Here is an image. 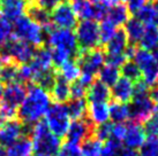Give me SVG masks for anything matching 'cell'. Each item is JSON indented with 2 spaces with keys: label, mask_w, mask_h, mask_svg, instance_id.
Here are the masks:
<instances>
[{
  "label": "cell",
  "mask_w": 158,
  "mask_h": 156,
  "mask_svg": "<svg viewBox=\"0 0 158 156\" xmlns=\"http://www.w3.org/2000/svg\"><path fill=\"white\" fill-rule=\"evenodd\" d=\"M51 96L52 99L58 103H65L70 99V83L65 80L59 75L54 82V85L51 88Z\"/></svg>",
  "instance_id": "7402d4cb"
},
{
  "label": "cell",
  "mask_w": 158,
  "mask_h": 156,
  "mask_svg": "<svg viewBox=\"0 0 158 156\" xmlns=\"http://www.w3.org/2000/svg\"><path fill=\"white\" fill-rule=\"evenodd\" d=\"M2 63H4V60H2V57H1V55H0V68H1Z\"/></svg>",
  "instance_id": "db71d44e"
},
{
  "label": "cell",
  "mask_w": 158,
  "mask_h": 156,
  "mask_svg": "<svg viewBox=\"0 0 158 156\" xmlns=\"http://www.w3.org/2000/svg\"><path fill=\"white\" fill-rule=\"evenodd\" d=\"M149 98L156 106H158V82L154 84L149 90Z\"/></svg>",
  "instance_id": "7dc6e473"
},
{
  "label": "cell",
  "mask_w": 158,
  "mask_h": 156,
  "mask_svg": "<svg viewBox=\"0 0 158 156\" xmlns=\"http://www.w3.org/2000/svg\"><path fill=\"white\" fill-rule=\"evenodd\" d=\"M87 118L92 125H99L109 122L110 113L107 102H94L90 103L87 110Z\"/></svg>",
  "instance_id": "ac0fdd59"
},
{
  "label": "cell",
  "mask_w": 158,
  "mask_h": 156,
  "mask_svg": "<svg viewBox=\"0 0 158 156\" xmlns=\"http://www.w3.org/2000/svg\"><path fill=\"white\" fill-rule=\"evenodd\" d=\"M156 107L157 106L151 101L149 94L133 96L131 103L128 104L129 118L133 123L140 124L156 113Z\"/></svg>",
  "instance_id": "8fae6325"
},
{
  "label": "cell",
  "mask_w": 158,
  "mask_h": 156,
  "mask_svg": "<svg viewBox=\"0 0 158 156\" xmlns=\"http://www.w3.org/2000/svg\"><path fill=\"white\" fill-rule=\"evenodd\" d=\"M28 8L27 0H0V15L14 22L23 16Z\"/></svg>",
  "instance_id": "9a60e30c"
},
{
  "label": "cell",
  "mask_w": 158,
  "mask_h": 156,
  "mask_svg": "<svg viewBox=\"0 0 158 156\" xmlns=\"http://www.w3.org/2000/svg\"><path fill=\"white\" fill-rule=\"evenodd\" d=\"M99 26V41L101 45H105L114 35V32L117 31V28L109 22L107 20H103Z\"/></svg>",
  "instance_id": "74e56055"
},
{
  "label": "cell",
  "mask_w": 158,
  "mask_h": 156,
  "mask_svg": "<svg viewBox=\"0 0 158 156\" xmlns=\"http://www.w3.org/2000/svg\"><path fill=\"white\" fill-rule=\"evenodd\" d=\"M154 7H155V9L157 10V13H158V0H155V2H154ZM157 25H158V18H157Z\"/></svg>",
  "instance_id": "816d5d0a"
},
{
  "label": "cell",
  "mask_w": 158,
  "mask_h": 156,
  "mask_svg": "<svg viewBox=\"0 0 158 156\" xmlns=\"http://www.w3.org/2000/svg\"><path fill=\"white\" fill-rule=\"evenodd\" d=\"M120 71H121L120 74L123 75V78H126L133 83H136L142 79V75H141L139 67L132 60L125 61L123 64L120 67Z\"/></svg>",
  "instance_id": "836d02e7"
},
{
  "label": "cell",
  "mask_w": 158,
  "mask_h": 156,
  "mask_svg": "<svg viewBox=\"0 0 158 156\" xmlns=\"http://www.w3.org/2000/svg\"><path fill=\"white\" fill-rule=\"evenodd\" d=\"M137 156H158V137H149L139 148Z\"/></svg>",
  "instance_id": "e575fe53"
},
{
  "label": "cell",
  "mask_w": 158,
  "mask_h": 156,
  "mask_svg": "<svg viewBox=\"0 0 158 156\" xmlns=\"http://www.w3.org/2000/svg\"><path fill=\"white\" fill-rule=\"evenodd\" d=\"M45 32V41L48 44L50 48L59 49L66 53L70 57V59L76 60L80 55V47L77 45V40L75 37L73 30L69 29H60L51 25L43 28Z\"/></svg>",
  "instance_id": "3957f363"
},
{
  "label": "cell",
  "mask_w": 158,
  "mask_h": 156,
  "mask_svg": "<svg viewBox=\"0 0 158 156\" xmlns=\"http://www.w3.org/2000/svg\"><path fill=\"white\" fill-rule=\"evenodd\" d=\"M112 127H113V123H110V122H106V123H103L99 125H95L94 130H92V137L102 142H105L107 139L111 138Z\"/></svg>",
  "instance_id": "d590c367"
},
{
  "label": "cell",
  "mask_w": 158,
  "mask_h": 156,
  "mask_svg": "<svg viewBox=\"0 0 158 156\" xmlns=\"http://www.w3.org/2000/svg\"><path fill=\"white\" fill-rule=\"evenodd\" d=\"M109 113H110V118L112 119V123L114 124L125 123L129 118V110H128L127 103L113 101L109 106Z\"/></svg>",
  "instance_id": "f546056e"
},
{
  "label": "cell",
  "mask_w": 158,
  "mask_h": 156,
  "mask_svg": "<svg viewBox=\"0 0 158 156\" xmlns=\"http://www.w3.org/2000/svg\"><path fill=\"white\" fill-rule=\"evenodd\" d=\"M94 126L95 125H92L88 121V118L73 121L68 126V130H67L66 135H65L67 139V142L79 145L80 142H82L87 138L91 137Z\"/></svg>",
  "instance_id": "5bb4252c"
},
{
  "label": "cell",
  "mask_w": 158,
  "mask_h": 156,
  "mask_svg": "<svg viewBox=\"0 0 158 156\" xmlns=\"http://www.w3.org/2000/svg\"><path fill=\"white\" fill-rule=\"evenodd\" d=\"M133 57L141 71L142 80L149 87L156 84L158 82V60L152 53L142 48H136Z\"/></svg>",
  "instance_id": "ba28073f"
},
{
  "label": "cell",
  "mask_w": 158,
  "mask_h": 156,
  "mask_svg": "<svg viewBox=\"0 0 158 156\" xmlns=\"http://www.w3.org/2000/svg\"><path fill=\"white\" fill-rule=\"evenodd\" d=\"M59 72L58 75L62 77L65 80H67L68 83H73L76 79H79V77L81 76V70L80 67L77 64L76 60L70 59V60L66 61L62 65H60L59 68Z\"/></svg>",
  "instance_id": "f1b7e54d"
},
{
  "label": "cell",
  "mask_w": 158,
  "mask_h": 156,
  "mask_svg": "<svg viewBox=\"0 0 158 156\" xmlns=\"http://www.w3.org/2000/svg\"><path fill=\"white\" fill-rule=\"evenodd\" d=\"M126 132V125L123 123H119V124H114L112 127V133H111V138L118 140L120 142H123V135Z\"/></svg>",
  "instance_id": "ee69618b"
},
{
  "label": "cell",
  "mask_w": 158,
  "mask_h": 156,
  "mask_svg": "<svg viewBox=\"0 0 158 156\" xmlns=\"http://www.w3.org/2000/svg\"><path fill=\"white\" fill-rule=\"evenodd\" d=\"M31 126L24 125L20 119H10L0 126V145L2 147L12 146L22 137H29Z\"/></svg>",
  "instance_id": "30bf717a"
},
{
  "label": "cell",
  "mask_w": 158,
  "mask_h": 156,
  "mask_svg": "<svg viewBox=\"0 0 158 156\" xmlns=\"http://www.w3.org/2000/svg\"><path fill=\"white\" fill-rule=\"evenodd\" d=\"M120 156H137V153L133 149H128L126 147H123L121 152H120Z\"/></svg>",
  "instance_id": "c3c4849f"
},
{
  "label": "cell",
  "mask_w": 158,
  "mask_h": 156,
  "mask_svg": "<svg viewBox=\"0 0 158 156\" xmlns=\"http://www.w3.org/2000/svg\"><path fill=\"white\" fill-rule=\"evenodd\" d=\"M51 23L56 28L60 29H74L77 24V15L73 9V6L67 2L62 1L56 6L50 13Z\"/></svg>",
  "instance_id": "7c38bea8"
},
{
  "label": "cell",
  "mask_w": 158,
  "mask_h": 156,
  "mask_svg": "<svg viewBox=\"0 0 158 156\" xmlns=\"http://www.w3.org/2000/svg\"><path fill=\"white\" fill-rule=\"evenodd\" d=\"M35 51L36 47L14 37L0 46V55L4 62H15L18 64L29 63L35 54Z\"/></svg>",
  "instance_id": "5b68a950"
},
{
  "label": "cell",
  "mask_w": 158,
  "mask_h": 156,
  "mask_svg": "<svg viewBox=\"0 0 158 156\" xmlns=\"http://www.w3.org/2000/svg\"><path fill=\"white\" fill-rule=\"evenodd\" d=\"M135 16L144 25H151V24H156L157 25L158 13L157 10L155 9L154 4H151V2H148L143 7H141L135 13Z\"/></svg>",
  "instance_id": "4dcf8cb0"
},
{
  "label": "cell",
  "mask_w": 158,
  "mask_h": 156,
  "mask_svg": "<svg viewBox=\"0 0 158 156\" xmlns=\"http://www.w3.org/2000/svg\"><path fill=\"white\" fill-rule=\"evenodd\" d=\"M0 83L2 85L20 83V64L15 62H4L0 68Z\"/></svg>",
  "instance_id": "603a6c76"
},
{
  "label": "cell",
  "mask_w": 158,
  "mask_h": 156,
  "mask_svg": "<svg viewBox=\"0 0 158 156\" xmlns=\"http://www.w3.org/2000/svg\"><path fill=\"white\" fill-rule=\"evenodd\" d=\"M76 62L80 67L81 75L88 76L90 78L96 77L99 70L105 63V53L101 48H94L89 51L81 52L76 57Z\"/></svg>",
  "instance_id": "9c48e42d"
},
{
  "label": "cell",
  "mask_w": 158,
  "mask_h": 156,
  "mask_svg": "<svg viewBox=\"0 0 158 156\" xmlns=\"http://www.w3.org/2000/svg\"><path fill=\"white\" fill-rule=\"evenodd\" d=\"M64 0H32V2L36 5H38L40 7L44 8L48 12H51L56 6L62 2Z\"/></svg>",
  "instance_id": "f6af8a7d"
},
{
  "label": "cell",
  "mask_w": 158,
  "mask_h": 156,
  "mask_svg": "<svg viewBox=\"0 0 158 156\" xmlns=\"http://www.w3.org/2000/svg\"><path fill=\"white\" fill-rule=\"evenodd\" d=\"M4 85L0 83V100H1V96H2V93H4Z\"/></svg>",
  "instance_id": "f907efd6"
},
{
  "label": "cell",
  "mask_w": 158,
  "mask_h": 156,
  "mask_svg": "<svg viewBox=\"0 0 158 156\" xmlns=\"http://www.w3.org/2000/svg\"><path fill=\"white\" fill-rule=\"evenodd\" d=\"M129 10H128L127 6L123 2H115L113 6H111L107 14H106L105 20L111 22L115 28L125 25V23L129 20Z\"/></svg>",
  "instance_id": "44dd1931"
},
{
  "label": "cell",
  "mask_w": 158,
  "mask_h": 156,
  "mask_svg": "<svg viewBox=\"0 0 158 156\" xmlns=\"http://www.w3.org/2000/svg\"><path fill=\"white\" fill-rule=\"evenodd\" d=\"M31 156H40V155H38V154H36V155H31Z\"/></svg>",
  "instance_id": "11a10c76"
},
{
  "label": "cell",
  "mask_w": 158,
  "mask_h": 156,
  "mask_svg": "<svg viewBox=\"0 0 158 156\" xmlns=\"http://www.w3.org/2000/svg\"><path fill=\"white\" fill-rule=\"evenodd\" d=\"M75 37L81 52L98 48L99 41V26L96 21L82 20L75 26Z\"/></svg>",
  "instance_id": "52a82bcc"
},
{
  "label": "cell",
  "mask_w": 158,
  "mask_h": 156,
  "mask_svg": "<svg viewBox=\"0 0 158 156\" xmlns=\"http://www.w3.org/2000/svg\"><path fill=\"white\" fill-rule=\"evenodd\" d=\"M139 45L142 49L145 51H154L155 48L158 47V25L151 24L145 25L144 32L141 37Z\"/></svg>",
  "instance_id": "d4e9b609"
},
{
  "label": "cell",
  "mask_w": 158,
  "mask_h": 156,
  "mask_svg": "<svg viewBox=\"0 0 158 156\" xmlns=\"http://www.w3.org/2000/svg\"><path fill=\"white\" fill-rule=\"evenodd\" d=\"M80 1H87V0H72L73 4H74V2H80Z\"/></svg>",
  "instance_id": "f5cc1de1"
},
{
  "label": "cell",
  "mask_w": 158,
  "mask_h": 156,
  "mask_svg": "<svg viewBox=\"0 0 158 156\" xmlns=\"http://www.w3.org/2000/svg\"><path fill=\"white\" fill-rule=\"evenodd\" d=\"M134 94V83L128 80L126 78L120 77L117 83L112 86L111 91V98L121 103L131 102Z\"/></svg>",
  "instance_id": "e0dca14e"
},
{
  "label": "cell",
  "mask_w": 158,
  "mask_h": 156,
  "mask_svg": "<svg viewBox=\"0 0 158 156\" xmlns=\"http://www.w3.org/2000/svg\"><path fill=\"white\" fill-rule=\"evenodd\" d=\"M26 13L28 18H30L34 22L40 24L42 28H46V26L52 24L51 18H50V12L45 10L44 8H42L34 2L28 4V8H27Z\"/></svg>",
  "instance_id": "484cf974"
},
{
  "label": "cell",
  "mask_w": 158,
  "mask_h": 156,
  "mask_svg": "<svg viewBox=\"0 0 158 156\" xmlns=\"http://www.w3.org/2000/svg\"><path fill=\"white\" fill-rule=\"evenodd\" d=\"M66 107L68 115L73 121L87 118L88 104H87V100L84 98L83 99H69Z\"/></svg>",
  "instance_id": "83f0119b"
},
{
  "label": "cell",
  "mask_w": 158,
  "mask_h": 156,
  "mask_svg": "<svg viewBox=\"0 0 158 156\" xmlns=\"http://www.w3.org/2000/svg\"><path fill=\"white\" fill-rule=\"evenodd\" d=\"M12 35H13L12 22L0 15V46L12 38Z\"/></svg>",
  "instance_id": "f35d334b"
},
{
  "label": "cell",
  "mask_w": 158,
  "mask_h": 156,
  "mask_svg": "<svg viewBox=\"0 0 158 156\" xmlns=\"http://www.w3.org/2000/svg\"><path fill=\"white\" fill-rule=\"evenodd\" d=\"M145 25L141 21H139L136 18H131L125 23V33L127 36L128 41L132 45H136L140 41L141 37L144 32Z\"/></svg>",
  "instance_id": "cb8c5ba5"
},
{
  "label": "cell",
  "mask_w": 158,
  "mask_h": 156,
  "mask_svg": "<svg viewBox=\"0 0 158 156\" xmlns=\"http://www.w3.org/2000/svg\"><path fill=\"white\" fill-rule=\"evenodd\" d=\"M129 41L123 29H117L112 36V38L104 45L105 46V54H125L127 49Z\"/></svg>",
  "instance_id": "ffe728a7"
},
{
  "label": "cell",
  "mask_w": 158,
  "mask_h": 156,
  "mask_svg": "<svg viewBox=\"0 0 158 156\" xmlns=\"http://www.w3.org/2000/svg\"><path fill=\"white\" fill-rule=\"evenodd\" d=\"M44 117V123L52 133H54L60 139L66 135L68 126L70 124V117L67 111L66 104L58 102L51 103Z\"/></svg>",
  "instance_id": "8992f818"
},
{
  "label": "cell",
  "mask_w": 158,
  "mask_h": 156,
  "mask_svg": "<svg viewBox=\"0 0 158 156\" xmlns=\"http://www.w3.org/2000/svg\"><path fill=\"white\" fill-rule=\"evenodd\" d=\"M56 156H82V154H81V149L77 145L66 142L60 147Z\"/></svg>",
  "instance_id": "b9f144b4"
},
{
  "label": "cell",
  "mask_w": 158,
  "mask_h": 156,
  "mask_svg": "<svg viewBox=\"0 0 158 156\" xmlns=\"http://www.w3.org/2000/svg\"><path fill=\"white\" fill-rule=\"evenodd\" d=\"M51 106V96L42 87L30 84L27 88V94L18 109L19 119L24 125L32 126L45 116Z\"/></svg>",
  "instance_id": "6da1fadb"
},
{
  "label": "cell",
  "mask_w": 158,
  "mask_h": 156,
  "mask_svg": "<svg viewBox=\"0 0 158 156\" xmlns=\"http://www.w3.org/2000/svg\"><path fill=\"white\" fill-rule=\"evenodd\" d=\"M12 37L22 40L36 48L43 46L45 43L44 29L27 15H23L14 21Z\"/></svg>",
  "instance_id": "277c9868"
},
{
  "label": "cell",
  "mask_w": 158,
  "mask_h": 156,
  "mask_svg": "<svg viewBox=\"0 0 158 156\" xmlns=\"http://www.w3.org/2000/svg\"><path fill=\"white\" fill-rule=\"evenodd\" d=\"M32 150L31 139L29 137H22L7 148L6 156H31Z\"/></svg>",
  "instance_id": "4316f807"
},
{
  "label": "cell",
  "mask_w": 158,
  "mask_h": 156,
  "mask_svg": "<svg viewBox=\"0 0 158 156\" xmlns=\"http://www.w3.org/2000/svg\"><path fill=\"white\" fill-rule=\"evenodd\" d=\"M121 149H123V142L113 138H110L103 145L101 156H120Z\"/></svg>",
  "instance_id": "8d00e7d4"
},
{
  "label": "cell",
  "mask_w": 158,
  "mask_h": 156,
  "mask_svg": "<svg viewBox=\"0 0 158 156\" xmlns=\"http://www.w3.org/2000/svg\"><path fill=\"white\" fill-rule=\"evenodd\" d=\"M29 138L32 149L40 156H56L61 147V139L52 133L44 122H37L31 126Z\"/></svg>",
  "instance_id": "7a4b0ae2"
},
{
  "label": "cell",
  "mask_w": 158,
  "mask_h": 156,
  "mask_svg": "<svg viewBox=\"0 0 158 156\" xmlns=\"http://www.w3.org/2000/svg\"><path fill=\"white\" fill-rule=\"evenodd\" d=\"M80 149H81L82 156H101L102 149H103V142L91 135V137H89L82 141Z\"/></svg>",
  "instance_id": "d6a6232c"
},
{
  "label": "cell",
  "mask_w": 158,
  "mask_h": 156,
  "mask_svg": "<svg viewBox=\"0 0 158 156\" xmlns=\"http://www.w3.org/2000/svg\"><path fill=\"white\" fill-rule=\"evenodd\" d=\"M143 131L145 135L149 137H158V113H154L149 118L143 122Z\"/></svg>",
  "instance_id": "ab89813d"
},
{
  "label": "cell",
  "mask_w": 158,
  "mask_h": 156,
  "mask_svg": "<svg viewBox=\"0 0 158 156\" xmlns=\"http://www.w3.org/2000/svg\"><path fill=\"white\" fill-rule=\"evenodd\" d=\"M126 2H127L126 6H127L129 13L135 14L141 7H143L145 4H148L149 0H126Z\"/></svg>",
  "instance_id": "bcb514c9"
},
{
  "label": "cell",
  "mask_w": 158,
  "mask_h": 156,
  "mask_svg": "<svg viewBox=\"0 0 158 156\" xmlns=\"http://www.w3.org/2000/svg\"><path fill=\"white\" fill-rule=\"evenodd\" d=\"M27 88L28 86L22 83H13V84L6 85V87L4 88L2 96H1L0 104L4 106L5 108L16 111L18 114L19 107L21 106L22 101L26 98Z\"/></svg>",
  "instance_id": "4fadbf2b"
},
{
  "label": "cell",
  "mask_w": 158,
  "mask_h": 156,
  "mask_svg": "<svg viewBox=\"0 0 158 156\" xmlns=\"http://www.w3.org/2000/svg\"><path fill=\"white\" fill-rule=\"evenodd\" d=\"M0 156H6V149L0 145Z\"/></svg>",
  "instance_id": "681fc988"
},
{
  "label": "cell",
  "mask_w": 158,
  "mask_h": 156,
  "mask_svg": "<svg viewBox=\"0 0 158 156\" xmlns=\"http://www.w3.org/2000/svg\"><path fill=\"white\" fill-rule=\"evenodd\" d=\"M98 80L102 82L103 84H105L107 87H112L117 83L119 78H120V70L119 68L112 67V65H104L99 72H98Z\"/></svg>",
  "instance_id": "1f68e13d"
},
{
  "label": "cell",
  "mask_w": 158,
  "mask_h": 156,
  "mask_svg": "<svg viewBox=\"0 0 158 156\" xmlns=\"http://www.w3.org/2000/svg\"><path fill=\"white\" fill-rule=\"evenodd\" d=\"M88 86L83 84L80 79L70 84V99H83L87 94Z\"/></svg>",
  "instance_id": "60d3db41"
},
{
  "label": "cell",
  "mask_w": 158,
  "mask_h": 156,
  "mask_svg": "<svg viewBox=\"0 0 158 156\" xmlns=\"http://www.w3.org/2000/svg\"><path fill=\"white\" fill-rule=\"evenodd\" d=\"M127 60L125 54H105V62L107 65L120 68L123 62Z\"/></svg>",
  "instance_id": "7bdbcfd3"
},
{
  "label": "cell",
  "mask_w": 158,
  "mask_h": 156,
  "mask_svg": "<svg viewBox=\"0 0 158 156\" xmlns=\"http://www.w3.org/2000/svg\"><path fill=\"white\" fill-rule=\"evenodd\" d=\"M87 101L90 103L94 102H107L111 100L110 87H107L105 84H103L99 80H94L90 84V86L87 90Z\"/></svg>",
  "instance_id": "d6986e66"
},
{
  "label": "cell",
  "mask_w": 158,
  "mask_h": 156,
  "mask_svg": "<svg viewBox=\"0 0 158 156\" xmlns=\"http://www.w3.org/2000/svg\"><path fill=\"white\" fill-rule=\"evenodd\" d=\"M145 141V133L142 126L137 123H131L126 125V132L123 135V142L128 149H139Z\"/></svg>",
  "instance_id": "2e32d148"
}]
</instances>
